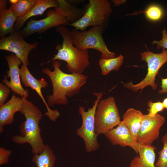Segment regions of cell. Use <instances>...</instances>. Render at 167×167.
<instances>
[{"instance_id":"obj_9","label":"cell","mask_w":167,"mask_h":167,"mask_svg":"<svg viewBox=\"0 0 167 167\" xmlns=\"http://www.w3.org/2000/svg\"><path fill=\"white\" fill-rule=\"evenodd\" d=\"M24 38L19 31L14 30L9 36L1 38L0 49L13 53L21 60L23 65L27 66L29 64V54L32 50L36 49L38 43L36 42L30 44L26 42Z\"/></svg>"},{"instance_id":"obj_7","label":"cell","mask_w":167,"mask_h":167,"mask_svg":"<svg viewBox=\"0 0 167 167\" xmlns=\"http://www.w3.org/2000/svg\"><path fill=\"white\" fill-rule=\"evenodd\" d=\"M160 53H154L148 49L147 51L141 53V60L147 63L148 72L145 77L140 82L136 84L132 81L123 84V86L126 88L134 92H137L143 89L147 86H150L153 90L157 89L158 85L155 82L156 75L161 67L167 62V50L162 49Z\"/></svg>"},{"instance_id":"obj_4","label":"cell","mask_w":167,"mask_h":167,"mask_svg":"<svg viewBox=\"0 0 167 167\" xmlns=\"http://www.w3.org/2000/svg\"><path fill=\"white\" fill-rule=\"evenodd\" d=\"M111 6L108 0H89L83 8L85 12L83 17L76 22L68 25L83 31L90 26L105 29L112 12Z\"/></svg>"},{"instance_id":"obj_13","label":"cell","mask_w":167,"mask_h":167,"mask_svg":"<svg viewBox=\"0 0 167 167\" xmlns=\"http://www.w3.org/2000/svg\"><path fill=\"white\" fill-rule=\"evenodd\" d=\"M20 75L21 80L24 85L35 90L41 98L47 110L45 115L52 121H56L59 117L60 113L57 110H52L50 108L41 92V89L45 88L48 85L47 82L44 79H38L35 78L30 72L27 66L24 65L20 68Z\"/></svg>"},{"instance_id":"obj_24","label":"cell","mask_w":167,"mask_h":167,"mask_svg":"<svg viewBox=\"0 0 167 167\" xmlns=\"http://www.w3.org/2000/svg\"><path fill=\"white\" fill-rule=\"evenodd\" d=\"M142 13H144L148 19L153 21L157 20L160 19L163 14L162 9L160 7L156 5H152L149 6L145 11H140L127 15H135Z\"/></svg>"},{"instance_id":"obj_33","label":"cell","mask_w":167,"mask_h":167,"mask_svg":"<svg viewBox=\"0 0 167 167\" xmlns=\"http://www.w3.org/2000/svg\"><path fill=\"white\" fill-rule=\"evenodd\" d=\"M162 102L165 109H167V98L164 99Z\"/></svg>"},{"instance_id":"obj_16","label":"cell","mask_w":167,"mask_h":167,"mask_svg":"<svg viewBox=\"0 0 167 167\" xmlns=\"http://www.w3.org/2000/svg\"><path fill=\"white\" fill-rule=\"evenodd\" d=\"M58 6L57 0H36L35 4L24 15L18 18L14 26V30L19 31L25 23L30 18L42 15L48 9Z\"/></svg>"},{"instance_id":"obj_29","label":"cell","mask_w":167,"mask_h":167,"mask_svg":"<svg viewBox=\"0 0 167 167\" xmlns=\"http://www.w3.org/2000/svg\"><path fill=\"white\" fill-rule=\"evenodd\" d=\"M12 153L11 150H8L3 147L0 148V165L7 164L9 160V157Z\"/></svg>"},{"instance_id":"obj_6","label":"cell","mask_w":167,"mask_h":167,"mask_svg":"<svg viewBox=\"0 0 167 167\" xmlns=\"http://www.w3.org/2000/svg\"><path fill=\"white\" fill-rule=\"evenodd\" d=\"M96 97L91 108L85 111L83 106L79 108V113L81 116L82 123L81 126L78 128L76 134L84 140L86 151L91 152L97 151L100 148L97 140L98 135L96 133L95 124V115L97 105L102 97V92H94Z\"/></svg>"},{"instance_id":"obj_10","label":"cell","mask_w":167,"mask_h":167,"mask_svg":"<svg viewBox=\"0 0 167 167\" xmlns=\"http://www.w3.org/2000/svg\"><path fill=\"white\" fill-rule=\"evenodd\" d=\"M70 23L64 16L56 10H50L47 12L45 18L39 20L30 19L19 32L24 38L35 33L41 34L52 28L68 25Z\"/></svg>"},{"instance_id":"obj_22","label":"cell","mask_w":167,"mask_h":167,"mask_svg":"<svg viewBox=\"0 0 167 167\" xmlns=\"http://www.w3.org/2000/svg\"><path fill=\"white\" fill-rule=\"evenodd\" d=\"M123 59V57L121 54L113 58H100L98 64L101 70V74L106 75L112 71H118L122 64Z\"/></svg>"},{"instance_id":"obj_11","label":"cell","mask_w":167,"mask_h":167,"mask_svg":"<svg viewBox=\"0 0 167 167\" xmlns=\"http://www.w3.org/2000/svg\"><path fill=\"white\" fill-rule=\"evenodd\" d=\"M165 121V117L157 113L154 116L144 115L136 140L140 145L152 146L159 138L160 130Z\"/></svg>"},{"instance_id":"obj_8","label":"cell","mask_w":167,"mask_h":167,"mask_svg":"<svg viewBox=\"0 0 167 167\" xmlns=\"http://www.w3.org/2000/svg\"><path fill=\"white\" fill-rule=\"evenodd\" d=\"M121 121L114 97L99 101L95 115V128L98 136L117 126Z\"/></svg>"},{"instance_id":"obj_1","label":"cell","mask_w":167,"mask_h":167,"mask_svg":"<svg viewBox=\"0 0 167 167\" xmlns=\"http://www.w3.org/2000/svg\"><path fill=\"white\" fill-rule=\"evenodd\" d=\"M61 66L59 60H54L52 62L54 71L45 68L41 71L48 76L52 84L53 93L47 96L49 106L66 105L68 103L67 97H72L78 94L81 87L87 82L88 76L83 74L64 73L60 69Z\"/></svg>"},{"instance_id":"obj_2","label":"cell","mask_w":167,"mask_h":167,"mask_svg":"<svg viewBox=\"0 0 167 167\" xmlns=\"http://www.w3.org/2000/svg\"><path fill=\"white\" fill-rule=\"evenodd\" d=\"M24 98V103L20 112L25 120L19 128L20 135L14 136L12 141L19 144L28 143L33 154H39L45 146L41 135L39 123L43 116L41 111L31 101Z\"/></svg>"},{"instance_id":"obj_15","label":"cell","mask_w":167,"mask_h":167,"mask_svg":"<svg viewBox=\"0 0 167 167\" xmlns=\"http://www.w3.org/2000/svg\"><path fill=\"white\" fill-rule=\"evenodd\" d=\"M24 98L13 95L10 99L0 106V133L6 125L11 124L14 121V115L20 112L24 103Z\"/></svg>"},{"instance_id":"obj_20","label":"cell","mask_w":167,"mask_h":167,"mask_svg":"<svg viewBox=\"0 0 167 167\" xmlns=\"http://www.w3.org/2000/svg\"><path fill=\"white\" fill-rule=\"evenodd\" d=\"M156 148L153 146L140 145L138 150L139 156L135 158L138 167H156L155 165Z\"/></svg>"},{"instance_id":"obj_26","label":"cell","mask_w":167,"mask_h":167,"mask_svg":"<svg viewBox=\"0 0 167 167\" xmlns=\"http://www.w3.org/2000/svg\"><path fill=\"white\" fill-rule=\"evenodd\" d=\"M147 106L148 114L150 116H155L165 109L162 102L161 101L153 102L152 100H149L147 103Z\"/></svg>"},{"instance_id":"obj_12","label":"cell","mask_w":167,"mask_h":167,"mask_svg":"<svg viewBox=\"0 0 167 167\" xmlns=\"http://www.w3.org/2000/svg\"><path fill=\"white\" fill-rule=\"evenodd\" d=\"M9 67L6 72L7 76H4L3 83L11 89L15 94L27 98L29 95L28 89H24L21 84L19 66L22 63L21 60L15 54H11L5 56Z\"/></svg>"},{"instance_id":"obj_23","label":"cell","mask_w":167,"mask_h":167,"mask_svg":"<svg viewBox=\"0 0 167 167\" xmlns=\"http://www.w3.org/2000/svg\"><path fill=\"white\" fill-rule=\"evenodd\" d=\"M10 8L18 18L25 14L35 3L36 0H10Z\"/></svg>"},{"instance_id":"obj_17","label":"cell","mask_w":167,"mask_h":167,"mask_svg":"<svg viewBox=\"0 0 167 167\" xmlns=\"http://www.w3.org/2000/svg\"><path fill=\"white\" fill-rule=\"evenodd\" d=\"M7 1L0 0V36L1 38L10 34L14 30L17 18L9 8L6 9Z\"/></svg>"},{"instance_id":"obj_21","label":"cell","mask_w":167,"mask_h":167,"mask_svg":"<svg viewBox=\"0 0 167 167\" xmlns=\"http://www.w3.org/2000/svg\"><path fill=\"white\" fill-rule=\"evenodd\" d=\"M56 159L53 151L46 144L41 153L34 154L32 161L36 167H54Z\"/></svg>"},{"instance_id":"obj_19","label":"cell","mask_w":167,"mask_h":167,"mask_svg":"<svg viewBox=\"0 0 167 167\" xmlns=\"http://www.w3.org/2000/svg\"><path fill=\"white\" fill-rule=\"evenodd\" d=\"M57 0L58 6L54 10L71 23L76 22L84 15L85 12L84 8L76 6L64 0Z\"/></svg>"},{"instance_id":"obj_5","label":"cell","mask_w":167,"mask_h":167,"mask_svg":"<svg viewBox=\"0 0 167 167\" xmlns=\"http://www.w3.org/2000/svg\"><path fill=\"white\" fill-rule=\"evenodd\" d=\"M105 30L102 28L97 27H92L89 30L83 31L74 28L71 31L72 43L82 50L89 49L97 50L101 54V58H114L115 53L109 50L102 37Z\"/></svg>"},{"instance_id":"obj_28","label":"cell","mask_w":167,"mask_h":167,"mask_svg":"<svg viewBox=\"0 0 167 167\" xmlns=\"http://www.w3.org/2000/svg\"><path fill=\"white\" fill-rule=\"evenodd\" d=\"M162 38L159 41L154 40L152 43L153 45H156V48L159 49H167V32L165 29L164 28L162 31Z\"/></svg>"},{"instance_id":"obj_14","label":"cell","mask_w":167,"mask_h":167,"mask_svg":"<svg viewBox=\"0 0 167 167\" xmlns=\"http://www.w3.org/2000/svg\"><path fill=\"white\" fill-rule=\"evenodd\" d=\"M104 135L113 145L132 148L138 154L140 145L135 139L131 132L122 121L116 127L108 131Z\"/></svg>"},{"instance_id":"obj_25","label":"cell","mask_w":167,"mask_h":167,"mask_svg":"<svg viewBox=\"0 0 167 167\" xmlns=\"http://www.w3.org/2000/svg\"><path fill=\"white\" fill-rule=\"evenodd\" d=\"M161 140L163 147L158 153L159 156L155 166L156 167H167V133L162 136Z\"/></svg>"},{"instance_id":"obj_32","label":"cell","mask_w":167,"mask_h":167,"mask_svg":"<svg viewBox=\"0 0 167 167\" xmlns=\"http://www.w3.org/2000/svg\"><path fill=\"white\" fill-rule=\"evenodd\" d=\"M127 167H138L134 158L131 161L129 166Z\"/></svg>"},{"instance_id":"obj_31","label":"cell","mask_w":167,"mask_h":167,"mask_svg":"<svg viewBox=\"0 0 167 167\" xmlns=\"http://www.w3.org/2000/svg\"><path fill=\"white\" fill-rule=\"evenodd\" d=\"M111 1L115 6H118L122 4H124L126 2L125 0H112Z\"/></svg>"},{"instance_id":"obj_3","label":"cell","mask_w":167,"mask_h":167,"mask_svg":"<svg viewBox=\"0 0 167 167\" xmlns=\"http://www.w3.org/2000/svg\"><path fill=\"white\" fill-rule=\"evenodd\" d=\"M55 31L62 36V44L57 45V54L51 60L45 63H48L55 60L63 61L66 63V67L70 72L83 74L90 64L88 50H82L74 46L71 31L64 25L57 27Z\"/></svg>"},{"instance_id":"obj_27","label":"cell","mask_w":167,"mask_h":167,"mask_svg":"<svg viewBox=\"0 0 167 167\" xmlns=\"http://www.w3.org/2000/svg\"><path fill=\"white\" fill-rule=\"evenodd\" d=\"M10 93V88L2 83H0V106L4 104Z\"/></svg>"},{"instance_id":"obj_18","label":"cell","mask_w":167,"mask_h":167,"mask_svg":"<svg viewBox=\"0 0 167 167\" xmlns=\"http://www.w3.org/2000/svg\"><path fill=\"white\" fill-rule=\"evenodd\" d=\"M143 115L140 110L130 108L126 110L123 116L122 121L136 140Z\"/></svg>"},{"instance_id":"obj_30","label":"cell","mask_w":167,"mask_h":167,"mask_svg":"<svg viewBox=\"0 0 167 167\" xmlns=\"http://www.w3.org/2000/svg\"><path fill=\"white\" fill-rule=\"evenodd\" d=\"M161 89L158 93L160 94H163L167 93V78L161 79Z\"/></svg>"}]
</instances>
